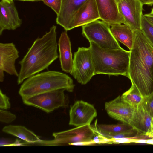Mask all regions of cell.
I'll use <instances>...</instances> for the list:
<instances>
[{
    "label": "cell",
    "instance_id": "obj_1",
    "mask_svg": "<svg viewBox=\"0 0 153 153\" xmlns=\"http://www.w3.org/2000/svg\"><path fill=\"white\" fill-rule=\"evenodd\" d=\"M134 32L128 78L144 97L153 91V45L141 30Z\"/></svg>",
    "mask_w": 153,
    "mask_h": 153
},
{
    "label": "cell",
    "instance_id": "obj_2",
    "mask_svg": "<svg viewBox=\"0 0 153 153\" xmlns=\"http://www.w3.org/2000/svg\"><path fill=\"white\" fill-rule=\"evenodd\" d=\"M56 29V26L53 25L42 37L37 38L19 62L20 69L17 80L18 85L47 69L58 58Z\"/></svg>",
    "mask_w": 153,
    "mask_h": 153
},
{
    "label": "cell",
    "instance_id": "obj_3",
    "mask_svg": "<svg viewBox=\"0 0 153 153\" xmlns=\"http://www.w3.org/2000/svg\"><path fill=\"white\" fill-rule=\"evenodd\" d=\"M89 43L95 75L99 74L122 75L128 78L130 51L123 48H104L93 42Z\"/></svg>",
    "mask_w": 153,
    "mask_h": 153
},
{
    "label": "cell",
    "instance_id": "obj_4",
    "mask_svg": "<svg viewBox=\"0 0 153 153\" xmlns=\"http://www.w3.org/2000/svg\"><path fill=\"white\" fill-rule=\"evenodd\" d=\"M74 86L73 80L65 74L55 71H48L27 78L21 85L19 93L23 99L59 89L72 92Z\"/></svg>",
    "mask_w": 153,
    "mask_h": 153
},
{
    "label": "cell",
    "instance_id": "obj_5",
    "mask_svg": "<svg viewBox=\"0 0 153 153\" xmlns=\"http://www.w3.org/2000/svg\"><path fill=\"white\" fill-rule=\"evenodd\" d=\"M82 35L89 41L101 48L121 49L118 41L112 34L109 25L97 20L82 26Z\"/></svg>",
    "mask_w": 153,
    "mask_h": 153
},
{
    "label": "cell",
    "instance_id": "obj_6",
    "mask_svg": "<svg viewBox=\"0 0 153 153\" xmlns=\"http://www.w3.org/2000/svg\"><path fill=\"white\" fill-rule=\"evenodd\" d=\"M62 89L47 92L22 99L23 103L40 109L47 113L59 108L67 107L68 98Z\"/></svg>",
    "mask_w": 153,
    "mask_h": 153
},
{
    "label": "cell",
    "instance_id": "obj_7",
    "mask_svg": "<svg viewBox=\"0 0 153 153\" xmlns=\"http://www.w3.org/2000/svg\"><path fill=\"white\" fill-rule=\"evenodd\" d=\"M96 133V124L94 126L85 125L62 131L54 132L52 134L53 140L47 141L42 140L40 143L59 146L88 142L92 140Z\"/></svg>",
    "mask_w": 153,
    "mask_h": 153
},
{
    "label": "cell",
    "instance_id": "obj_8",
    "mask_svg": "<svg viewBox=\"0 0 153 153\" xmlns=\"http://www.w3.org/2000/svg\"><path fill=\"white\" fill-rule=\"evenodd\" d=\"M94 67L89 47H79L74 53L70 74L79 83L85 85L95 75Z\"/></svg>",
    "mask_w": 153,
    "mask_h": 153
},
{
    "label": "cell",
    "instance_id": "obj_9",
    "mask_svg": "<svg viewBox=\"0 0 153 153\" xmlns=\"http://www.w3.org/2000/svg\"><path fill=\"white\" fill-rule=\"evenodd\" d=\"M105 109L112 118L128 125L135 130V108L123 101L120 96L106 102Z\"/></svg>",
    "mask_w": 153,
    "mask_h": 153
},
{
    "label": "cell",
    "instance_id": "obj_10",
    "mask_svg": "<svg viewBox=\"0 0 153 153\" xmlns=\"http://www.w3.org/2000/svg\"><path fill=\"white\" fill-rule=\"evenodd\" d=\"M143 5L139 0H123L118 3L119 12L126 25L134 31L141 30Z\"/></svg>",
    "mask_w": 153,
    "mask_h": 153
},
{
    "label": "cell",
    "instance_id": "obj_11",
    "mask_svg": "<svg viewBox=\"0 0 153 153\" xmlns=\"http://www.w3.org/2000/svg\"><path fill=\"white\" fill-rule=\"evenodd\" d=\"M97 114L93 105L83 100L77 101L70 106L69 124L76 127L90 125Z\"/></svg>",
    "mask_w": 153,
    "mask_h": 153
},
{
    "label": "cell",
    "instance_id": "obj_12",
    "mask_svg": "<svg viewBox=\"0 0 153 153\" xmlns=\"http://www.w3.org/2000/svg\"><path fill=\"white\" fill-rule=\"evenodd\" d=\"M19 51L13 43H0V81L4 80L5 71L11 75L18 76L15 66L19 57Z\"/></svg>",
    "mask_w": 153,
    "mask_h": 153
},
{
    "label": "cell",
    "instance_id": "obj_13",
    "mask_svg": "<svg viewBox=\"0 0 153 153\" xmlns=\"http://www.w3.org/2000/svg\"><path fill=\"white\" fill-rule=\"evenodd\" d=\"M22 22L14 2L9 3L1 0L0 2V35L5 30H16L21 26Z\"/></svg>",
    "mask_w": 153,
    "mask_h": 153
},
{
    "label": "cell",
    "instance_id": "obj_14",
    "mask_svg": "<svg viewBox=\"0 0 153 153\" xmlns=\"http://www.w3.org/2000/svg\"><path fill=\"white\" fill-rule=\"evenodd\" d=\"M100 19L95 0H87L79 8L71 23L70 30Z\"/></svg>",
    "mask_w": 153,
    "mask_h": 153
},
{
    "label": "cell",
    "instance_id": "obj_15",
    "mask_svg": "<svg viewBox=\"0 0 153 153\" xmlns=\"http://www.w3.org/2000/svg\"><path fill=\"white\" fill-rule=\"evenodd\" d=\"M100 19L110 26L116 24L126 25L115 0H95Z\"/></svg>",
    "mask_w": 153,
    "mask_h": 153
},
{
    "label": "cell",
    "instance_id": "obj_16",
    "mask_svg": "<svg viewBox=\"0 0 153 153\" xmlns=\"http://www.w3.org/2000/svg\"><path fill=\"white\" fill-rule=\"evenodd\" d=\"M87 0H62L60 11L57 15L56 23L66 31L70 27L74 17L79 8Z\"/></svg>",
    "mask_w": 153,
    "mask_h": 153
},
{
    "label": "cell",
    "instance_id": "obj_17",
    "mask_svg": "<svg viewBox=\"0 0 153 153\" xmlns=\"http://www.w3.org/2000/svg\"><path fill=\"white\" fill-rule=\"evenodd\" d=\"M59 60L62 70L68 73L71 72L73 63L71 44L67 31L62 32L58 41Z\"/></svg>",
    "mask_w": 153,
    "mask_h": 153
},
{
    "label": "cell",
    "instance_id": "obj_18",
    "mask_svg": "<svg viewBox=\"0 0 153 153\" xmlns=\"http://www.w3.org/2000/svg\"><path fill=\"white\" fill-rule=\"evenodd\" d=\"M110 30L114 36L127 47L130 51L134 38V32L129 26L122 24H116L111 26Z\"/></svg>",
    "mask_w": 153,
    "mask_h": 153
},
{
    "label": "cell",
    "instance_id": "obj_19",
    "mask_svg": "<svg viewBox=\"0 0 153 153\" xmlns=\"http://www.w3.org/2000/svg\"><path fill=\"white\" fill-rule=\"evenodd\" d=\"M2 131L29 143H39L42 140L33 132L22 126L9 125L4 127Z\"/></svg>",
    "mask_w": 153,
    "mask_h": 153
},
{
    "label": "cell",
    "instance_id": "obj_20",
    "mask_svg": "<svg viewBox=\"0 0 153 153\" xmlns=\"http://www.w3.org/2000/svg\"><path fill=\"white\" fill-rule=\"evenodd\" d=\"M135 108V130L141 135L145 136L149 129L152 117L141 102Z\"/></svg>",
    "mask_w": 153,
    "mask_h": 153
},
{
    "label": "cell",
    "instance_id": "obj_21",
    "mask_svg": "<svg viewBox=\"0 0 153 153\" xmlns=\"http://www.w3.org/2000/svg\"><path fill=\"white\" fill-rule=\"evenodd\" d=\"M130 88L121 96L122 100L132 106L135 107L141 103L143 97L133 83Z\"/></svg>",
    "mask_w": 153,
    "mask_h": 153
},
{
    "label": "cell",
    "instance_id": "obj_22",
    "mask_svg": "<svg viewBox=\"0 0 153 153\" xmlns=\"http://www.w3.org/2000/svg\"><path fill=\"white\" fill-rule=\"evenodd\" d=\"M99 132L105 137L116 134L131 128L128 125L123 123L118 124H97Z\"/></svg>",
    "mask_w": 153,
    "mask_h": 153
},
{
    "label": "cell",
    "instance_id": "obj_23",
    "mask_svg": "<svg viewBox=\"0 0 153 153\" xmlns=\"http://www.w3.org/2000/svg\"><path fill=\"white\" fill-rule=\"evenodd\" d=\"M141 30L153 45V25L143 14L141 18Z\"/></svg>",
    "mask_w": 153,
    "mask_h": 153
},
{
    "label": "cell",
    "instance_id": "obj_24",
    "mask_svg": "<svg viewBox=\"0 0 153 153\" xmlns=\"http://www.w3.org/2000/svg\"><path fill=\"white\" fill-rule=\"evenodd\" d=\"M142 103L150 115L153 117V91L144 97Z\"/></svg>",
    "mask_w": 153,
    "mask_h": 153
},
{
    "label": "cell",
    "instance_id": "obj_25",
    "mask_svg": "<svg viewBox=\"0 0 153 153\" xmlns=\"http://www.w3.org/2000/svg\"><path fill=\"white\" fill-rule=\"evenodd\" d=\"M16 116L11 112L0 110V121L1 122L10 123L13 121L16 118Z\"/></svg>",
    "mask_w": 153,
    "mask_h": 153
},
{
    "label": "cell",
    "instance_id": "obj_26",
    "mask_svg": "<svg viewBox=\"0 0 153 153\" xmlns=\"http://www.w3.org/2000/svg\"><path fill=\"white\" fill-rule=\"evenodd\" d=\"M42 1L53 10L57 15L59 14L61 8L62 0H42Z\"/></svg>",
    "mask_w": 153,
    "mask_h": 153
},
{
    "label": "cell",
    "instance_id": "obj_27",
    "mask_svg": "<svg viewBox=\"0 0 153 153\" xmlns=\"http://www.w3.org/2000/svg\"><path fill=\"white\" fill-rule=\"evenodd\" d=\"M11 105L9 98L4 94L1 89L0 90V108L1 109L7 110L10 108Z\"/></svg>",
    "mask_w": 153,
    "mask_h": 153
},
{
    "label": "cell",
    "instance_id": "obj_28",
    "mask_svg": "<svg viewBox=\"0 0 153 153\" xmlns=\"http://www.w3.org/2000/svg\"><path fill=\"white\" fill-rule=\"evenodd\" d=\"M134 130L132 128H131L122 132L110 135L106 137L109 138H119L130 137L134 133Z\"/></svg>",
    "mask_w": 153,
    "mask_h": 153
},
{
    "label": "cell",
    "instance_id": "obj_29",
    "mask_svg": "<svg viewBox=\"0 0 153 153\" xmlns=\"http://www.w3.org/2000/svg\"><path fill=\"white\" fill-rule=\"evenodd\" d=\"M18 141H16L14 143L10 140L2 138L0 140V146H19L21 144Z\"/></svg>",
    "mask_w": 153,
    "mask_h": 153
},
{
    "label": "cell",
    "instance_id": "obj_30",
    "mask_svg": "<svg viewBox=\"0 0 153 153\" xmlns=\"http://www.w3.org/2000/svg\"><path fill=\"white\" fill-rule=\"evenodd\" d=\"M145 136L149 138H153V117L152 119L150 127Z\"/></svg>",
    "mask_w": 153,
    "mask_h": 153
},
{
    "label": "cell",
    "instance_id": "obj_31",
    "mask_svg": "<svg viewBox=\"0 0 153 153\" xmlns=\"http://www.w3.org/2000/svg\"><path fill=\"white\" fill-rule=\"evenodd\" d=\"M143 16L153 25V13L150 12L145 14Z\"/></svg>",
    "mask_w": 153,
    "mask_h": 153
},
{
    "label": "cell",
    "instance_id": "obj_32",
    "mask_svg": "<svg viewBox=\"0 0 153 153\" xmlns=\"http://www.w3.org/2000/svg\"><path fill=\"white\" fill-rule=\"evenodd\" d=\"M143 5L152 6L153 5V0H139Z\"/></svg>",
    "mask_w": 153,
    "mask_h": 153
},
{
    "label": "cell",
    "instance_id": "obj_33",
    "mask_svg": "<svg viewBox=\"0 0 153 153\" xmlns=\"http://www.w3.org/2000/svg\"><path fill=\"white\" fill-rule=\"evenodd\" d=\"M146 143L150 144H153V138L150 139H147Z\"/></svg>",
    "mask_w": 153,
    "mask_h": 153
},
{
    "label": "cell",
    "instance_id": "obj_34",
    "mask_svg": "<svg viewBox=\"0 0 153 153\" xmlns=\"http://www.w3.org/2000/svg\"><path fill=\"white\" fill-rule=\"evenodd\" d=\"M15 0L24 1H42V0Z\"/></svg>",
    "mask_w": 153,
    "mask_h": 153
},
{
    "label": "cell",
    "instance_id": "obj_35",
    "mask_svg": "<svg viewBox=\"0 0 153 153\" xmlns=\"http://www.w3.org/2000/svg\"><path fill=\"white\" fill-rule=\"evenodd\" d=\"M1 1L9 3H12L13 2V0H1Z\"/></svg>",
    "mask_w": 153,
    "mask_h": 153
},
{
    "label": "cell",
    "instance_id": "obj_36",
    "mask_svg": "<svg viewBox=\"0 0 153 153\" xmlns=\"http://www.w3.org/2000/svg\"><path fill=\"white\" fill-rule=\"evenodd\" d=\"M115 0L117 2V3L118 4L119 2H120V1H123V0Z\"/></svg>",
    "mask_w": 153,
    "mask_h": 153
},
{
    "label": "cell",
    "instance_id": "obj_37",
    "mask_svg": "<svg viewBox=\"0 0 153 153\" xmlns=\"http://www.w3.org/2000/svg\"><path fill=\"white\" fill-rule=\"evenodd\" d=\"M151 12L153 13V8L152 9V10H151Z\"/></svg>",
    "mask_w": 153,
    "mask_h": 153
}]
</instances>
